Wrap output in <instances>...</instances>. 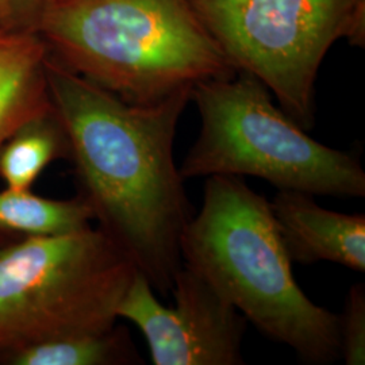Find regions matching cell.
Wrapping results in <instances>:
<instances>
[{"label": "cell", "instance_id": "obj_1", "mask_svg": "<svg viewBox=\"0 0 365 365\" xmlns=\"http://www.w3.org/2000/svg\"><path fill=\"white\" fill-rule=\"evenodd\" d=\"M46 78L75 163L80 196L157 295L170 298L182 265V232L195 214L173 155L178 125L192 90L153 105H133L51 54Z\"/></svg>", "mask_w": 365, "mask_h": 365}, {"label": "cell", "instance_id": "obj_2", "mask_svg": "<svg viewBox=\"0 0 365 365\" xmlns=\"http://www.w3.org/2000/svg\"><path fill=\"white\" fill-rule=\"evenodd\" d=\"M30 27L56 61L133 105L235 73L190 0H46Z\"/></svg>", "mask_w": 365, "mask_h": 365}, {"label": "cell", "instance_id": "obj_3", "mask_svg": "<svg viewBox=\"0 0 365 365\" xmlns=\"http://www.w3.org/2000/svg\"><path fill=\"white\" fill-rule=\"evenodd\" d=\"M180 252L182 264L267 339L287 345L306 364L341 359L339 315L300 289L269 200L245 178H206L202 209L187 223Z\"/></svg>", "mask_w": 365, "mask_h": 365}, {"label": "cell", "instance_id": "obj_4", "mask_svg": "<svg viewBox=\"0 0 365 365\" xmlns=\"http://www.w3.org/2000/svg\"><path fill=\"white\" fill-rule=\"evenodd\" d=\"M191 102L202 126L179 167L182 179L253 176L279 190L364 197L359 157L312 138L248 72L197 83Z\"/></svg>", "mask_w": 365, "mask_h": 365}, {"label": "cell", "instance_id": "obj_5", "mask_svg": "<svg viewBox=\"0 0 365 365\" xmlns=\"http://www.w3.org/2000/svg\"><path fill=\"white\" fill-rule=\"evenodd\" d=\"M138 269L99 226L0 247V364L39 342L102 333Z\"/></svg>", "mask_w": 365, "mask_h": 365}, {"label": "cell", "instance_id": "obj_6", "mask_svg": "<svg viewBox=\"0 0 365 365\" xmlns=\"http://www.w3.org/2000/svg\"><path fill=\"white\" fill-rule=\"evenodd\" d=\"M235 71L259 78L304 130L329 49L365 45V0H190Z\"/></svg>", "mask_w": 365, "mask_h": 365}, {"label": "cell", "instance_id": "obj_7", "mask_svg": "<svg viewBox=\"0 0 365 365\" xmlns=\"http://www.w3.org/2000/svg\"><path fill=\"white\" fill-rule=\"evenodd\" d=\"M164 306L137 271L118 306V318L143 333L155 365L244 364L248 321L194 269L182 264Z\"/></svg>", "mask_w": 365, "mask_h": 365}, {"label": "cell", "instance_id": "obj_8", "mask_svg": "<svg viewBox=\"0 0 365 365\" xmlns=\"http://www.w3.org/2000/svg\"><path fill=\"white\" fill-rule=\"evenodd\" d=\"M269 206L292 262L329 261L364 274V214L324 209L312 194L292 190H279Z\"/></svg>", "mask_w": 365, "mask_h": 365}, {"label": "cell", "instance_id": "obj_9", "mask_svg": "<svg viewBox=\"0 0 365 365\" xmlns=\"http://www.w3.org/2000/svg\"><path fill=\"white\" fill-rule=\"evenodd\" d=\"M48 56L31 27H0V146L29 122L52 113Z\"/></svg>", "mask_w": 365, "mask_h": 365}, {"label": "cell", "instance_id": "obj_10", "mask_svg": "<svg viewBox=\"0 0 365 365\" xmlns=\"http://www.w3.org/2000/svg\"><path fill=\"white\" fill-rule=\"evenodd\" d=\"M61 157H69V144L53 110L22 126L0 146V178L7 188L31 190L43 170Z\"/></svg>", "mask_w": 365, "mask_h": 365}, {"label": "cell", "instance_id": "obj_11", "mask_svg": "<svg viewBox=\"0 0 365 365\" xmlns=\"http://www.w3.org/2000/svg\"><path fill=\"white\" fill-rule=\"evenodd\" d=\"M92 221L91 207L80 195L57 200L31 190L6 188L0 192V229L14 235H64L84 229Z\"/></svg>", "mask_w": 365, "mask_h": 365}, {"label": "cell", "instance_id": "obj_12", "mask_svg": "<svg viewBox=\"0 0 365 365\" xmlns=\"http://www.w3.org/2000/svg\"><path fill=\"white\" fill-rule=\"evenodd\" d=\"M143 364L128 329L78 334L39 342L15 353L6 365Z\"/></svg>", "mask_w": 365, "mask_h": 365}, {"label": "cell", "instance_id": "obj_13", "mask_svg": "<svg viewBox=\"0 0 365 365\" xmlns=\"http://www.w3.org/2000/svg\"><path fill=\"white\" fill-rule=\"evenodd\" d=\"M341 359L346 365L365 363V284H353L339 315Z\"/></svg>", "mask_w": 365, "mask_h": 365}, {"label": "cell", "instance_id": "obj_14", "mask_svg": "<svg viewBox=\"0 0 365 365\" xmlns=\"http://www.w3.org/2000/svg\"><path fill=\"white\" fill-rule=\"evenodd\" d=\"M46 0H9L14 27H30Z\"/></svg>", "mask_w": 365, "mask_h": 365}, {"label": "cell", "instance_id": "obj_15", "mask_svg": "<svg viewBox=\"0 0 365 365\" xmlns=\"http://www.w3.org/2000/svg\"><path fill=\"white\" fill-rule=\"evenodd\" d=\"M0 27H14L9 0H0Z\"/></svg>", "mask_w": 365, "mask_h": 365}, {"label": "cell", "instance_id": "obj_16", "mask_svg": "<svg viewBox=\"0 0 365 365\" xmlns=\"http://www.w3.org/2000/svg\"><path fill=\"white\" fill-rule=\"evenodd\" d=\"M19 237H21V235H14L11 232H7V230L0 229V247L4 245V244H7V242H11V241L19 238Z\"/></svg>", "mask_w": 365, "mask_h": 365}]
</instances>
